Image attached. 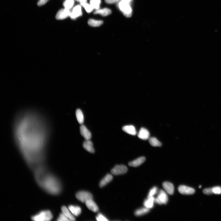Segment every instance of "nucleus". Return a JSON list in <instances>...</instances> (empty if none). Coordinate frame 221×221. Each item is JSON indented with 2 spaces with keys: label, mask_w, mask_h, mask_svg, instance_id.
<instances>
[{
  "label": "nucleus",
  "mask_w": 221,
  "mask_h": 221,
  "mask_svg": "<svg viewBox=\"0 0 221 221\" xmlns=\"http://www.w3.org/2000/svg\"><path fill=\"white\" fill-rule=\"evenodd\" d=\"M50 133L47 120L36 111H22L15 118V142L25 160L31 166H37L44 160Z\"/></svg>",
  "instance_id": "nucleus-1"
},
{
  "label": "nucleus",
  "mask_w": 221,
  "mask_h": 221,
  "mask_svg": "<svg viewBox=\"0 0 221 221\" xmlns=\"http://www.w3.org/2000/svg\"><path fill=\"white\" fill-rule=\"evenodd\" d=\"M37 183L47 192L57 194L60 192L61 185L56 177L47 171L42 167L38 166L35 171Z\"/></svg>",
  "instance_id": "nucleus-2"
},
{
  "label": "nucleus",
  "mask_w": 221,
  "mask_h": 221,
  "mask_svg": "<svg viewBox=\"0 0 221 221\" xmlns=\"http://www.w3.org/2000/svg\"><path fill=\"white\" fill-rule=\"evenodd\" d=\"M53 217L51 212L49 210H44L33 216L32 220L35 221H49Z\"/></svg>",
  "instance_id": "nucleus-3"
},
{
  "label": "nucleus",
  "mask_w": 221,
  "mask_h": 221,
  "mask_svg": "<svg viewBox=\"0 0 221 221\" xmlns=\"http://www.w3.org/2000/svg\"><path fill=\"white\" fill-rule=\"evenodd\" d=\"M118 7L125 16L129 18L131 16L132 11L130 3L121 1L118 4Z\"/></svg>",
  "instance_id": "nucleus-4"
},
{
  "label": "nucleus",
  "mask_w": 221,
  "mask_h": 221,
  "mask_svg": "<svg viewBox=\"0 0 221 221\" xmlns=\"http://www.w3.org/2000/svg\"><path fill=\"white\" fill-rule=\"evenodd\" d=\"M76 198L81 202L86 203L88 200L93 199L92 194L89 192L86 191L79 192L76 194Z\"/></svg>",
  "instance_id": "nucleus-5"
},
{
  "label": "nucleus",
  "mask_w": 221,
  "mask_h": 221,
  "mask_svg": "<svg viewBox=\"0 0 221 221\" xmlns=\"http://www.w3.org/2000/svg\"><path fill=\"white\" fill-rule=\"evenodd\" d=\"M168 195L163 190H161L157 197L155 199V202L159 205L166 204L168 203Z\"/></svg>",
  "instance_id": "nucleus-6"
},
{
  "label": "nucleus",
  "mask_w": 221,
  "mask_h": 221,
  "mask_svg": "<svg viewBox=\"0 0 221 221\" xmlns=\"http://www.w3.org/2000/svg\"><path fill=\"white\" fill-rule=\"evenodd\" d=\"M127 171V167L124 165H117L111 170L112 174L117 175L125 174Z\"/></svg>",
  "instance_id": "nucleus-7"
},
{
  "label": "nucleus",
  "mask_w": 221,
  "mask_h": 221,
  "mask_svg": "<svg viewBox=\"0 0 221 221\" xmlns=\"http://www.w3.org/2000/svg\"><path fill=\"white\" fill-rule=\"evenodd\" d=\"M71 12L70 9L65 8L62 9L59 11L57 14L56 18L58 20L65 19L68 16H70Z\"/></svg>",
  "instance_id": "nucleus-8"
},
{
  "label": "nucleus",
  "mask_w": 221,
  "mask_h": 221,
  "mask_svg": "<svg viewBox=\"0 0 221 221\" xmlns=\"http://www.w3.org/2000/svg\"><path fill=\"white\" fill-rule=\"evenodd\" d=\"M178 190L180 193L185 195L193 194L195 192V190L194 188L184 185L180 186Z\"/></svg>",
  "instance_id": "nucleus-9"
},
{
  "label": "nucleus",
  "mask_w": 221,
  "mask_h": 221,
  "mask_svg": "<svg viewBox=\"0 0 221 221\" xmlns=\"http://www.w3.org/2000/svg\"><path fill=\"white\" fill-rule=\"evenodd\" d=\"M82 14L81 7L79 5H78L73 8L70 16L71 19H75L81 16Z\"/></svg>",
  "instance_id": "nucleus-10"
},
{
  "label": "nucleus",
  "mask_w": 221,
  "mask_h": 221,
  "mask_svg": "<svg viewBox=\"0 0 221 221\" xmlns=\"http://www.w3.org/2000/svg\"><path fill=\"white\" fill-rule=\"evenodd\" d=\"M80 130L81 135L86 140H90L91 139L92 137L91 132L85 125H82L81 126Z\"/></svg>",
  "instance_id": "nucleus-11"
},
{
  "label": "nucleus",
  "mask_w": 221,
  "mask_h": 221,
  "mask_svg": "<svg viewBox=\"0 0 221 221\" xmlns=\"http://www.w3.org/2000/svg\"><path fill=\"white\" fill-rule=\"evenodd\" d=\"M85 203L88 209L92 212H96L99 210L97 205L92 199L88 200Z\"/></svg>",
  "instance_id": "nucleus-12"
},
{
  "label": "nucleus",
  "mask_w": 221,
  "mask_h": 221,
  "mask_svg": "<svg viewBox=\"0 0 221 221\" xmlns=\"http://www.w3.org/2000/svg\"><path fill=\"white\" fill-rule=\"evenodd\" d=\"M61 210L62 213L66 216L70 221L76 220L75 216L72 214L68 208H67L65 206H63Z\"/></svg>",
  "instance_id": "nucleus-13"
},
{
  "label": "nucleus",
  "mask_w": 221,
  "mask_h": 221,
  "mask_svg": "<svg viewBox=\"0 0 221 221\" xmlns=\"http://www.w3.org/2000/svg\"><path fill=\"white\" fill-rule=\"evenodd\" d=\"M138 136L139 138L146 140L150 138L149 132L146 129L142 127L140 130Z\"/></svg>",
  "instance_id": "nucleus-14"
},
{
  "label": "nucleus",
  "mask_w": 221,
  "mask_h": 221,
  "mask_svg": "<svg viewBox=\"0 0 221 221\" xmlns=\"http://www.w3.org/2000/svg\"><path fill=\"white\" fill-rule=\"evenodd\" d=\"M163 185L164 189L168 194L172 195L174 194V187L172 184L169 182H165L163 183Z\"/></svg>",
  "instance_id": "nucleus-15"
},
{
  "label": "nucleus",
  "mask_w": 221,
  "mask_h": 221,
  "mask_svg": "<svg viewBox=\"0 0 221 221\" xmlns=\"http://www.w3.org/2000/svg\"><path fill=\"white\" fill-rule=\"evenodd\" d=\"M83 148L90 153H94L95 151L93 148V144L90 140H86L83 142Z\"/></svg>",
  "instance_id": "nucleus-16"
},
{
  "label": "nucleus",
  "mask_w": 221,
  "mask_h": 221,
  "mask_svg": "<svg viewBox=\"0 0 221 221\" xmlns=\"http://www.w3.org/2000/svg\"><path fill=\"white\" fill-rule=\"evenodd\" d=\"M122 130L127 134L135 135L137 134V131L135 127L133 125H127L122 128Z\"/></svg>",
  "instance_id": "nucleus-17"
},
{
  "label": "nucleus",
  "mask_w": 221,
  "mask_h": 221,
  "mask_svg": "<svg viewBox=\"0 0 221 221\" xmlns=\"http://www.w3.org/2000/svg\"><path fill=\"white\" fill-rule=\"evenodd\" d=\"M145 160V157H141L133 161L129 162V165L130 166L136 167L139 166L143 163Z\"/></svg>",
  "instance_id": "nucleus-18"
},
{
  "label": "nucleus",
  "mask_w": 221,
  "mask_h": 221,
  "mask_svg": "<svg viewBox=\"0 0 221 221\" xmlns=\"http://www.w3.org/2000/svg\"><path fill=\"white\" fill-rule=\"evenodd\" d=\"M68 208L75 216L77 217L81 213V209L79 206L71 205L69 206Z\"/></svg>",
  "instance_id": "nucleus-19"
},
{
  "label": "nucleus",
  "mask_w": 221,
  "mask_h": 221,
  "mask_svg": "<svg viewBox=\"0 0 221 221\" xmlns=\"http://www.w3.org/2000/svg\"><path fill=\"white\" fill-rule=\"evenodd\" d=\"M113 177L110 174H107L100 181L99 184L100 187H103L109 183L112 180Z\"/></svg>",
  "instance_id": "nucleus-20"
},
{
  "label": "nucleus",
  "mask_w": 221,
  "mask_h": 221,
  "mask_svg": "<svg viewBox=\"0 0 221 221\" xmlns=\"http://www.w3.org/2000/svg\"><path fill=\"white\" fill-rule=\"evenodd\" d=\"M112 13L111 10L108 8H105L96 10L94 12L95 14H100L103 16H109Z\"/></svg>",
  "instance_id": "nucleus-21"
},
{
  "label": "nucleus",
  "mask_w": 221,
  "mask_h": 221,
  "mask_svg": "<svg viewBox=\"0 0 221 221\" xmlns=\"http://www.w3.org/2000/svg\"><path fill=\"white\" fill-rule=\"evenodd\" d=\"M155 202V198L153 196L149 198H147L146 200L144 203V205L145 207L149 209L152 208L154 206V204Z\"/></svg>",
  "instance_id": "nucleus-22"
},
{
  "label": "nucleus",
  "mask_w": 221,
  "mask_h": 221,
  "mask_svg": "<svg viewBox=\"0 0 221 221\" xmlns=\"http://www.w3.org/2000/svg\"><path fill=\"white\" fill-rule=\"evenodd\" d=\"M76 115L78 122L80 124H82L84 122V116L82 111L80 109H77L76 111Z\"/></svg>",
  "instance_id": "nucleus-23"
},
{
  "label": "nucleus",
  "mask_w": 221,
  "mask_h": 221,
  "mask_svg": "<svg viewBox=\"0 0 221 221\" xmlns=\"http://www.w3.org/2000/svg\"><path fill=\"white\" fill-rule=\"evenodd\" d=\"M150 211V209L146 207L142 208L135 211V214L137 216H140L144 215L148 213Z\"/></svg>",
  "instance_id": "nucleus-24"
},
{
  "label": "nucleus",
  "mask_w": 221,
  "mask_h": 221,
  "mask_svg": "<svg viewBox=\"0 0 221 221\" xmlns=\"http://www.w3.org/2000/svg\"><path fill=\"white\" fill-rule=\"evenodd\" d=\"M103 22L101 21H96L95 19H90L88 21V23L89 25L92 27H99L103 24Z\"/></svg>",
  "instance_id": "nucleus-25"
},
{
  "label": "nucleus",
  "mask_w": 221,
  "mask_h": 221,
  "mask_svg": "<svg viewBox=\"0 0 221 221\" xmlns=\"http://www.w3.org/2000/svg\"><path fill=\"white\" fill-rule=\"evenodd\" d=\"M150 144L153 146H161L162 145L161 142L155 137H151L149 139Z\"/></svg>",
  "instance_id": "nucleus-26"
},
{
  "label": "nucleus",
  "mask_w": 221,
  "mask_h": 221,
  "mask_svg": "<svg viewBox=\"0 0 221 221\" xmlns=\"http://www.w3.org/2000/svg\"><path fill=\"white\" fill-rule=\"evenodd\" d=\"M90 3L93 9L96 10L100 9L101 0H90Z\"/></svg>",
  "instance_id": "nucleus-27"
},
{
  "label": "nucleus",
  "mask_w": 221,
  "mask_h": 221,
  "mask_svg": "<svg viewBox=\"0 0 221 221\" xmlns=\"http://www.w3.org/2000/svg\"><path fill=\"white\" fill-rule=\"evenodd\" d=\"M74 4V0H66L63 3V6L65 8L70 9Z\"/></svg>",
  "instance_id": "nucleus-28"
},
{
  "label": "nucleus",
  "mask_w": 221,
  "mask_h": 221,
  "mask_svg": "<svg viewBox=\"0 0 221 221\" xmlns=\"http://www.w3.org/2000/svg\"><path fill=\"white\" fill-rule=\"evenodd\" d=\"M80 4L81 6L85 8L86 11L88 13H89L93 11V10L94 9L90 4H88L87 3H80Z\"/></svg>",
  "instance_id": "nucleus-29"
},
{
  "label": "nucleus",
  "mask_w": 221,
  "mask_h": 221,
  "mask_svg": "<svg viewBox=\"0 0 221 221\" xmlns=\"http://www.w3.org/2000/svg\"><path fill=\"white\" fill-rule=\"evenodd\" d=\"M157 191H158L157 188L156 186L154 187L150 190L147 198H149L153 196L154 195L157 194Z\"/></svg>",
  "instance_id": "nucleus-30"
},
{
  "label": "nucleus",
  "mask_w": 221,
  "mask_h": 221,
  "mask_svg": "<svg viewBox=\"0 0 221 221\" xmlns=\"http://www.w3.org/2000/svg\"><path fill=\"white\" fill-rule=\"evenodd\" d=\"M97 220L98 221H107L109 220L107 218L101 213L98 214L96 217Z\"/></svg>",
  "instance_id": "nucleus-31"
},
{
  "label": "nucleus",
  "mask_w": 221,
  "mask_h": 221,
  "mask_svg": "<svg viewBox=\"0 0 221 221\" xmlns=\"http://www.w3.org/2000/svg\"><path fill=\"white\" fill-rule=\"evenodd\" d=\"M213 194H221V187L220 186H215L213 188Z\"/></svg>",
  "instance_id": "nucleus-32"
},
{
  "label": "nucleus",
  "mask_w": 221,
  "mask_h": 221,
  "mask_svg": "<svg viewBox=\"0 0 221 221\" xmlns=\"http://www.w3.org/2000/svg\"><path fill=\"white\" fill-rule=\"evenodd\" d=\"M57 220L58 221H70L66 216L62 213H61L59 216Z\"/></svg>",
  "instance_id": "nucleus-33"
},
{
  "label": "nucleus",
  "mask_w": 221,
  "mask_h": 221,
  "mask_svg": "<svg viewBox=\"0 0 221 221\" xmlns=\"http://www.w3.org/2000/svg\"><path fill=\"white\" fill-rule=\"evenodd\" d=\"M203 193L206 195H210L213 194V188H208L204 189Z\"/></svg>",
  "instance_id": "nucleus-34"
},
{
  "label": "nucleus",
  "mask_w": 221,
  "mask_h": 221,
  "mask_svg": "<svg viewBox=\"0 0 221 221\" xmlns=\"http://www.w3.org/2000/svg\"><path fill=\"white\" fill-rule=\"evenodd\" d=\"M48 1V0H39L38 3V5L41 6L46 4Z\"/></svg>",
  "instance_id": "nucleus-35"
},
{
  "label": "nucleus",
  "mask_w": 221,
  "mask_h": 221,
  "mask_svg": "<svg viewBox=\"0 0 221 221\" xmlns=\"http://www.w3.org/2000/svg\"><path fill=\"white\" fill-rule=\"evenodd\" d=\"M119 0H105V2L108 4H113L118 1Z\"/></svg>",
  "instance_id": "nucleus-36"
},
{
  "label": "nucleus",
  "mask_w": 221,
  "mask_h": 221,
  "mask_svg": "<svg viewBox=\"0 0 221 221\" xmlns=\"http://www.w3.org/2000/svg\"><path fill=\"white\" fill-rule=\"evenodd\" d=\"M76 1L80 3H87V0H76Z\"/></svg>",
  "instance_id": "nucleus-37"
},
{
  "label": "nucleus",
  "mask_w": 221,
  "mask_h": 221,
  "mask_svg": "<svg viewBox=\"0 0 221 221\" xmlns=\"http://www.w3.org/2000/svg\"><path fill=\"white\" fill-rule=\"evenodd\" d=\"M133 0H121V1L127 2L129 3L132 1Z\"/></svg>",
  "instance_id": "nucleus-38"
},
{
  "label": "nucleus",
  "mask_w": 221,
  "mask_h": 221,
  "mask_svg": "<svg viewBox=\"0 0 221 221\" xmlns=\"http://www.w3.org/2000/svg\"><path fill=\"white\" fill-rule=\"evenodd\" d=\"M201 187V186H199V188H200Z\"/></svg>",
  "instance_id": "nucleus-39"
}]
</instances>
